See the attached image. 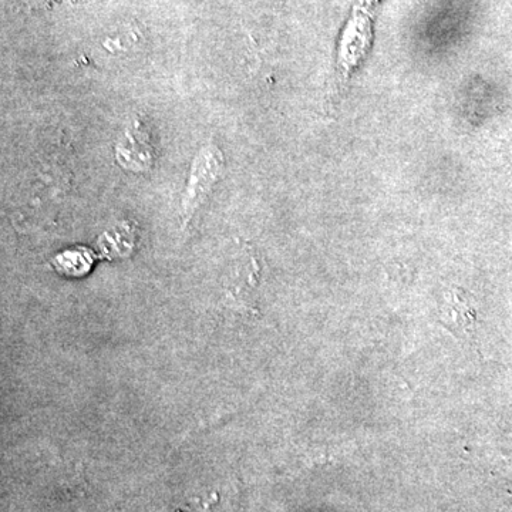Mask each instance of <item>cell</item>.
Returning a JSON list of instances; mask_svg holds the SVG:
<instances>
[{
	"label": "cell",
	"mask_w": 512,
	"mask_h": 512,
	"mask_svg": "<svg viewBox=\"0 0 512 512\" xmlns=\"http://www.w3.org/2000/svg\"><path fill=\"white\" fill-rule=\"evenodd\" d=\"M439 322L463 342L470 345L476 342V309L468 305L463 293H457L453 299H448L446 312L440 316Z\"/></svg>",
	"instance_id": "6da1fadb"
},
{
	"label": "cell",
	"mask_w": 512,
	"mask_h": 512,
	"mask_svg": "<svg viewBox=\"0 0 512 512\" xmlns=\"http://www.w3.org/2000/svg\"><path fill=\"white\" fill-rule=\"evenodd\" d=\"M53 264L63 274L83 275L92 266V259L89 258L87 252L69 251L57 256Z\"/></svg>",
	"instance_id": "7a4b0ae2"
},
{
	"label": "cell",
	"mask_w": 512,
	"mask_h": 512,
	"mask_svg": "<svg viewBox=\"0 0 512 512\" xmlns=\"http://www.w3.org/2000/svg\"><path fill=\"white\" fill-rule=\"evenodd\" d=\"M360 2L372 3V2H375V0H360Z\"/></svg>",
	"instance_id": "3957f363"
}]
</instances>
